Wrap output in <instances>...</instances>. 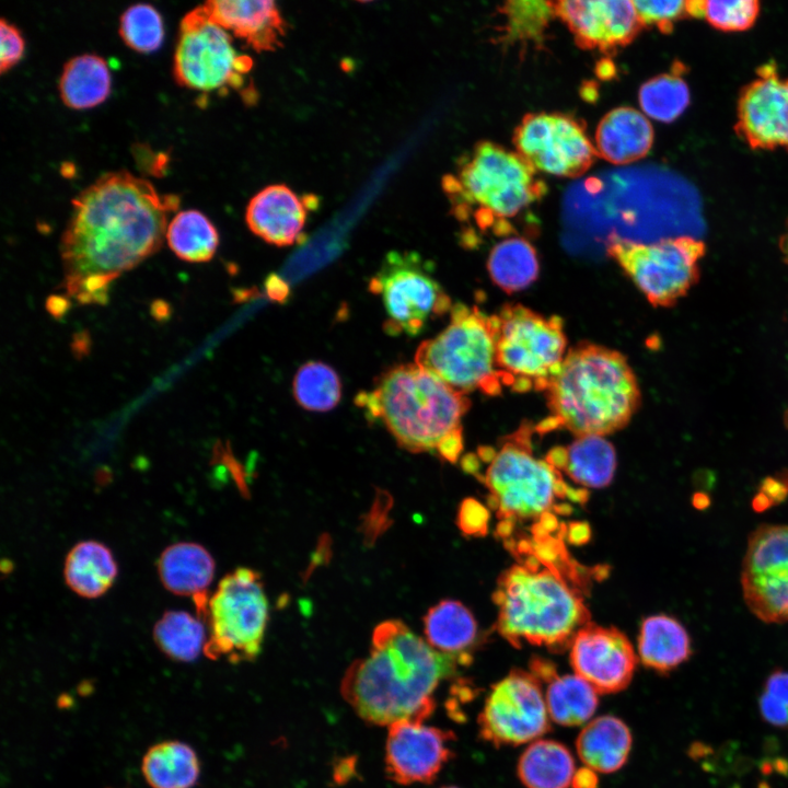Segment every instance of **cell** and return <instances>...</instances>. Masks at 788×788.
I'll use <instances>...</instances> for the list:
<instances>
[{"label": "cell", "mask_w": 788, "mask_h": 788, "mask_svg": "<svg viewBox=\"0 0 788 788\" xmlns=\"http://www.w3.org/2000/svg\"><path fill=\"white\" fill-rule=\"evenodd\" d=\"M71 204L60 243L65 288L81 303L104 304L113 280L162 246L181 199L120 170L101 175Z\"/></svg>", "instance_id": "6da1fadb"}, {"label": "cell", "mask_w": 788, "mask_h": 788, "mask_svg": "<svg viewBox=\"0 0 788 788\" xmlns=\"http://www.w3.org/2000/svg\"><path fill=\"white\" fill-rule=\"evenodd\" d=\"M565 533L566 526L505 541L517 561L499 576L493 600L497 630L515 648L526 642L563 651L590 623L584 601L589 578L570 558Z\"/></svg>", "instance_id": "7a4b0ae2"}, {"label": "cell", "mask_w": 788, "mask_h": 788, "mask_svg": "<svg viewBox=\"0 0 788 788\" xmlns=\"http://www.w3.org/2000/svg\"><path fill=\"white\" fill-rule=\"evenodd\" d=\"M471 661L434 650L405 623L389 619L374 628L369 656L348 667L340 692L370 725L424 722L436 709L439 684Z\"/></svg>", "instance_id": "3957f363"}, {"label": "cell", "mask_w": 788, "mask_h": 788, "mask_svg": "<svg viewBox=\"0 0 788 788\" xmlns=\"http://www.w3.org/2000/svg\"><path fill=\"white\" fill-rule=\"evenodd\" d=\"M356 404L409 452H431L450 463L462 453V419L471 401L417 363L387 369Z\"/></svg>", "instance_id": "277c9868"}, {"label": "cell", "mask_w": 788, "mask_h": 788, "mask_svg": "<svg viewBox=\"0 0 788 788\" xmlns=\"http://www.w3.org/2000/svg\"><path fill=\"white\" fill-rule=\"evenodd\" d=\"M549 416L540 434L564 428L580 436H605L624 428L640 404V390L626 357L605 346L570 348L545 391Z\"/></svg>", "instance_id": "5b68a950"}, {"label": "cell", "mask_w": 788, "mask_h": 788, "mask_svg": "<svg viewBox=\"0 0 788 788\" xmlns=\"http://www.w3.org/2000/svg\"><path fill=\"white\" fill-rule=\"evenodd\" d=\"M534 432L535 426L523 421L497 447L479 448L476 454L486 463L482 480L499 519L497 534L505 541L512 536L517 524L533 521L536 525L557 518L555 513L568 514L571 507L565 502L567 499L582 502L588 498L584 489L567 485L545 457L534 455Z\"/></svg>", "instance_id": "8992f818"}, {"label": "cell", "mask_w": 788, "mask_h": 788, "mask_svg": "<svg viewBox=\"0 0 788 788\" xmlns=\"http://www.w3.org/2000/svg\"><path fill=\"white\" fill-rule=\"evenodd\" d=\"M443 187L460 219L473 217L476 225L495 234H509L510 219L525 211L546 193L545 184L517 152L490 141L478 142L447 175Z\"/></svg>", "instance_id": "52a82bcc"}, {"label": "cell", "mask_w": 788, "mask_h": 788, "mask_svg": "<svg viewBox=\"0 0 788 788\" xmlns=\"http://www.w3.org/2000/svg\"><path fill=\"white\" fill-rule=\"evenodd\" d=\"M497 326L496 314L456 303L447 327L418 346L415 363L465 395H498L503 385L496 367Z\"/></svg>", "instance_id": "ba28073f"}, {"label": "cell", "mask_w": 788, "mask_h": 788, "mask_svg": "<svg viewBox=\"0 0 788 788\" xmlns=\"http://www.w3.org/2000/svg\"><path fill=\"white\" fill-rule=\"evenodd\" d=\"M497 316L496 367L503 386L518 393L545 392L567 354L564 322L519 303Z\"/></svg>", "instance_id": "9c48e42d"}, {"label": "cell", "mask_w": 788, "mask_h": 788, "mask_svg": "<svg viewBox=\"0 0 788 788\" xmlns=\"http://www.w3.org/2000/svg\"><path fill=\"white\" fill-rule=\"evenodd\" d=\"M208 627L204 652L231 663L255 660L269 619V605L258 571L239 567L225 575L197 614Z\"/></svg>", "instance_id": "30bf717a"}, {"label": "cell", "mask_w": 788, "mask_h": 788, "mask_svg": "<svg viewBox=\"0 0 788 788\" xmlns=\"http://www.w3.org/2000/svg\"><path fill=\"white\" fill-rule=\"evenodd\" d=\"M607 255L654 306H670L686 294L698 278L705 253L702 241L692 236L640 243L612 235Z\"/></svg>", "instance_id": "8fae6325"}, {"label": "cell", "mask_w": 788, "mask_h": 788, "mask_svg": "<svg viewBox=\"0 0 788 788\" xmlns=\"http://www.w3.org/2000/svg\"><path fill=\"white\" fill-rule=\"evenodd\" d=\"M252 68V58L234 48L229 32L208 18L202 4L183 16L173 58L178 85L205 92L236 90Z\"/></svg>", "instance_id": "7c38bea8"}, {"label": "cell", "mask_w": 788, "mask_h": 788, "mask_svg": "<svg viewBox=\"0 0 788 788\" xmlns=\"http://www.w3.org/2000/svg\"><path fill=\"white\" fill-rule=\"evenodd\" d=\"M369 290L380 296L387 316L384 328L392 335L416 336L453 306L428 265L412 252L389 253Z\"/></svg>", "instance_id": "4fadbf2b"}, {"label": "cell", "mask_w": 788, "mask_h": 788, "mask_svg": "<svg viewBox=\"0 0 788 788\" xmlns=\"http://www.w3.org/2000/svg\"><path fill=\"white\" fill-rule=\"evenodd\" d=\"M478 735L496 748L531 742L552 730L541 681L512 669L491 685L477 717Z\"/></svg>", "instance_id": "5bb4252c"}, {"label": "cell", "mask_w": 788, "mask_h": 788, "mask_svg": "<svg viewBox=\"0 0 788 788\" xmlns=\"http://www.w3.org/2000/svg\"><path fill=\"white\" fill-rule=\"evenodd\" d=\"M513 143L532 167L556 176H579L598 155L584 124L561 113L525 115L515 128Z\"/></svg>", "instance_id": "9a60e30c"}, {"label": "cell", "mask_w": 788, "mask_h": 788, "mask_svg": "<svg viewBox=\"0 0 788 788\" xmlns=\"http://www.w3.org/2000/svg\"><path fill=\"white\" fill-rule=\"evenodd\" d=\"M741 584L744 601L757 618L788 622V525H762L751 534Z\"/></svg>", "instance_id": "2e32d148"}, {"label": "cell", "mask_w": 788, "mask_h": 788, "mask_svg": "<svg viewBox=\"0 0 788 788\" xmlns=\"http://www.w3.org/2000/svg\"><path fill=\"white\" fill-rule=\"evenodd\" d=\"M734 132L753 150L788 152V77L774 61L756 69L737 102Z\"/></svg>", "instance_id": "e0dca14e"}, {"label": "cell", "mask_w": 788, "mask_h": 788, "mask_svg": "<svg viewBox=\"0 0 788 788\" xmlns=\"http://www.w3.org/2000/svg\"><path fill=\"white\" fill-rule=\"evenodd\" d=\"M570 664L576 675L599 694H614L630 684L637 657L624 633L615 627L588 623L570 642Z\"/></svg>", "instance_id": "ac0fdd59"}, {"label": "cell", "mask_w": 788, "mask_h": 788, "mask_svg": "<svg viewBox=\"0 0 788 788\" xmlns=\"http://www.w3.org/2000/svg\"><path fill=\"white\" fill-rule=\"evenodd\" d=\"M455 733L422 722L399 721L389 728L385 773L398 785L431 784L454 757Z\"/></svg>", "instance_id": "d6986e66"}, {"label": "cell", "mask_w": 788, "mask_h": 788, "mask_svg": "<svg viewBox=\"0 0 788 788\" xmlns=\"http://www.w3.org/2000/svg\"><path fill=\"white\" fill-rule=\"evenodd\" d=\"M555 14L568 26L577 45L603 53L629 44L644 27L633 1H553Z\"/></svg>", "instance_id": "ffe728a7"}, {"label": "cell", "mask_w": 788, "mask_h": 788, "mask_svg": "<svg viewBox=\"0 0 788 788\" xmlns=\"http://www.w3.org/2000/svg\"><path fill=\"white\" fill-rule=\"evenodd\" d=\"M309 201L282 184L269 185L248 202L245 220L250 230L277 246L297 243L304 229Z\"/></svg>", "instance_id": "44dd1931"}, {"label": "cell", "mask_w": 788, "mask_h": 788, "mask_svg": "<svg viewBox=\"0 0 788 788\" xmlns=\"http://www.w3.org/2000/svg\"><path fill=\"white\" fill-rule=\"evenodd\" d=\"M202 7L212 22L258 53L275 50L285 36L286 24L274 1L209 0Z\"/></svg>", "instance_id": "7402d4cb"}, {"label": "cell", "mask_w": 788, "mask_h": 788, "mask_svg": "<svg viewBox=\"0 0 788 788\" xmlns=\"http://www.w3.org/2000/svg\"><path fill=\"white\" fill-rule=\"evenodd\" d=\"M215 560L200 544L178 542L159 556L158 573L164 588L176 595L192 596L197 610L207 603L208 586L215 576Z\"/></svg>", "instance_id": "603a6c76"}, {"label": "cell", "mask_w": 788, "mask_h": 788, "mask_svg": "<svg viewBox=\"0 0 788 788\" xmlns=\"http://www.w3.org/2000/svg\"><path fill=\"white\" fill-rule=\"evenodd\" d=\"M653 143V128L645 114L633 107L609 112L595 131L598 155L614 164H627L648 154Z\"/></svg>", "instance_id": "cb8c5ba5"}, {"label": "cell", "mask_w": 788, "mask_h": 788, "mask_svg": "<svg viewBox=\"0 0 788 788\" xmlns=\"http://www.w3.org/2000/svg\"><path fill=\"white\" fill-rule=\"evenodd\" d=\"M545 459L560 473L588 488H603L614 476L616 453L601 436H580L566 447H555Z\"/></svg>", "instance_id": "d4e9b609"}, {"label": "cell", "mask_w": 788, "mask_h": 788, "mask_svg": "<svg viewBox=\"0 0 788 788\" xmlns=\"http://www.w3.org/2000/svg\"><path fill=\"white\" fill-rule=\"evenodd\" d=\"M631 745L628 726L613 715L591 720L576 739L579 758L587 767L602 774L619 770L628 760Z\"/></svg>", "instance_id": "484cf974"}, {"label": "cell", "mask_w": 788, "mask_h": 788, "mask_svg": "<svg viewBox=\"0 0 788 788\" xmlns=\"http://www.w3.org/2000/svg\"><path fill=\"white\" fill-rule=\"evenodd\" d=\"M638 653L646 668L665 674L688 660L691 639L677 619L664 614L651 615L641 623Z\"/></svg>", "instance_id": "4316f807"}, {"label": "cell", "mask_w": 788, "mask_h": 788, "mask_svg": "<svg viewBox=\"0 0 788 788\" xmlns=\"http://www.w3.org/2000/svg\"><path fill=\"white\" fill-rule=\"evenodd\" d=\"M117 564L111 549L97 541L77 543L67 554L63 578L78 595L95 599L103 595L114 583Z\"/></svg>", "instance_id": "83f0119b"}, {"label": "cell", "mask_w": 788, "mask_h": 788, "mask_svg": "<svg viewBox=\"0 0 788 788\" xmlns=\"http://www.w3.org/2000/svg\"><path fill=\"white\" fill-rule=\"evenodd\" d=\"M426 641L437 651L470 657L477 637V623L460 601L444 599L431 606L422 618Z\"/></svg>", "instance_id": "f1b7e54d"}, {"label": "cell", "mask_w": 788, "mask_h": 788, "mask_svg": "<svg viewBox=\"0 0 788 788\" xmlns=\"http://www.w3.org/2000/svg\"><path fill=\"white\" fill-rule=\"evenodd\" d=\"M575 772L570 750L551 739L533 741L517 764L518 778L525 788H569Z\"/></svg>", "instance_id": "f546056e"}, {"label": "cell", "mask_w": 788, "mask_h": 788, "mask_svg": "<svg viewBox=\"0 0 788 788\" xmlns=\"http://www.w3.org/2000/svg\"><path fill=\"white\" fill-rule=\"evenodd\" d=\"M63 104L73 109H86L102 104L109 95L112 78L106 61L94 54L69 59L59 79Z\"/></svg>", "instance_id": "4dcf8cb0"}, {"label": "cell", "mask_w": 788, "mask_h": 788, "mask_svg": "<svg viewBox=\"0 0 788 788\" xmlns=\"http://www.w3.org/2000/svg\"><path fill=\"white\" fill-rule=\"evenodd\" d=\"M141 768L152 788H192L200 770L193 748L179 741H165L150 748Z\"/></svg>", "instance_id": "1f68e13d"}, {"label": "cell", "mask_w": 788, "mask_h": 788, "mask_svg": "<svg viewBox=\"0 0 788 788\" xmlns=\"http://www.w3.org/2000/svg\"><path fill=\"white\" fill-rule=\"evenodd\" d=\"M487 268L493 282L507 293L528 288L540 273L537 253L522 236L497 243L489 253Z\"/></svg>", "instance_id": "d6a6232c"}, {"label": "cell", "mask_w": 788, "mask_h": 788, "mask_svg": "<svg viewBox=\"0 0 788 788\" xmlns=\"http://www.w3.org/2000/svg\"><path fill=\"white\" fill-rule=\"evenodd\" d=\"M545 703L549 718L564 727L587 722L599 706V693L578 675H556L548 682Z\"/></svg>", "instance_id": "836d02e7"}, {"label": "cell", "mask_w": 788, "mask_h": 788, "mask_svg": "<svg viewBox=\"0 0 788 788\" xmlns=\"http://www.w3.org/2000/svg\"><path fill=\"white\" fill-rule=\"evenodd\" d=\"M684 63L675 61L670 71L646 81L639 90L642 113L660 123H672L691 103V92L684 74Z\"/></svg>", "instance_id": "e575fe53"}, {"label": "cell", "mask_w": 788, "mask_h": 788, "mask_svg": "<svg viewBox=\"0 0 788 788\" xmlns=\"http://www.w3.org/2000/svg\"><path fill=\"white\" fill-rule=\"evenodd\" d=\"M153 639L169 658L192 662L206 645L204 621L186 611H166L154 624Z\"/></svg>", "instance_id": "d590c367"}, {"label": "cell", "mask_w": 788, "mask_h": 788, "mask_svg": "<svg viewBox=\"0 0 788 788\" xmlns=\"http://www.w3.org/2000/svg\"><path fill=\"white\" fill-rule=\"evenodd\" d=\"M166 240L181 259L189 263L210 260L219 244V234L211 221L200 211H179L169 223Z\"/></svg>", "instance_id": "8d00e7d4"}, {"label": "cell", "mask_w": 788, "mask_h": 788, "mask_svg": "<svg viewBox=\"0 0 788 788\" xmlns=\"http://www.w3.org/2000/svg\"><path fill=\"white\" fill-rule=\"evenodd\" d=\"M292 387L298 404L310 412H328L341 397L339 375L322 361H309L301 366Z\"/></svg>", "instance_id": "74e56055"}, {"label": "cell", "mask_w": 788, "mask_h": 788, "mask_svg": "<svg viewBox=\"0 0 788 788\" xmlns=\"http://www.w3.org/2000/svg\"><path fill=\"white\" fill-rule=\"evenodd\" d=\"M500 12L506 20L503 37L510 43L540 42L556 15L553 1H508Z\"/></svg>", "instance_id": "f35d334b"}, {"label": "cell", "mask_w": 788, "mask_h": 788, "mask_svg": "<svg viewBox=\"0 0 788 788\" xmlns=\"http://www.w3.org/2000/svg\"><path fill=\"white\" fill-rule=\"evenodd\" d=\"M119 35L135 51L143 54L155 51L161 47L164 38L162 16L151 4H132L119 19Z\"/></svg>", "instance_id": "ab89813d"}, {"label": "cell", "mask_w": 788, "mask_h": 788, "mask_svg": "<svg viewBox=\"0 0 788 788\" xmlns=\"http://www.w3.org/2000/svg\"><path fill=\"white\" fill-rule=\"evenodd\" d=\"M760 14L757 0H702V18L723 32H741L753 26Z\"/></svg>", "instance_id": "60d3db41"}, {"label": "cell", "mask_w": 788, "mask_h": 788, "mask_svg": "<svg viewBox=\"0 0 788 788\" xmlns=\"http://www.w3.org/2000/svg\"><path fill=\"white\" fill-rule=\"evenodd\" d=\"M642 26H654L661 33L673 31L674 24L685 18H702V1H633Z\"/></svg>", "instance_id": "b9f144b4"}, {"label": "cell", "mask_w": 788, "mask_h": 788, "mask_svg": "<svg viewBox=\"0 0 788 788\" xmlns=\"http://www.w3.org/2000/svg\"><path fill=\"white\" fill-rule=\"evenodd\" d=\"M763 718L773 726H788V672L776 671L766 681L760 698Z\"/></svg>", "instance_id": "7bdbcfd3"}, {"label": "cell", "mask_w": 788, "mask_h": 788, "mask_svg": "<svg viewBox=\"0 0 788 788\" xmlns=\"http://www.w3.org/2000/svg\"><path fill=\"white\" fill-rule=\"evenodd\" d=\"M0 71L4 73L21 60L24 54L25 43L19 28L4 18H2L0 22Z\"/></svg>", "instance_id": "ee69618b"}, {"label": "cell", "mask_w": 788, "mask_h": 788, "mask_svg": "<svg viewBox=\"0 0 788 788\" xmlns=\"http://www.w3.org/2000/svg\"><path fill=\"white\" fill-rule=\"evenodd\" d=\"M598 773L589 767H582L575 772L571 788H598Z\"/></svg>", "instance_id": "f6af8a7d"}, {"label": "cell", "mask_w": 788, "mask_h": 788, "mask_svg": "<svg viewBox=\"0 0 788 788\" xmlns=\"http://www.w3.org/2000/svg\"><path fill=\"white\" fill-rule=\"evenodd\" d=\"M267 291L270 298L282 301V299L287 296L288 289L282 285L280 279L275 276H270L267 280Z\"/></svg>", "instance_id": "bcb514c9"}, {"label": "cell", "mask_w": 788, "mask_h": 788, "mask_svg": "<svg viewBox=\"0 0 788 788\" xmlns=\"http://www.w3.org/2000/svg\"><path fill=\"white\" fill-rule=\"evenodd\" d=\"M781 253L784 254L786 260L788 262V225L786 228L785 233L781 235L779 241Z\"/></svg>", "instance_id": "7dc6e473"}, {"label": "cell", "mask_w": 788, "mask_h": 788, "mask_svg": "<svg viewBox=\"0 0 788 788\" xmlns=\"http://www.w3.org/2000/svg\"><path fill=\"white\" fill-rule=\"evenodd\" d=\"M441 788H459V787H455V786H443V787H441Z\"/></svg>", "instance_id": "c3c4849f"}, {"label": "cell", "mask_w": 788, "mask_h": 788, "mask_svg": "<svg viewBox=\"0 0 788 788\" xmlns=\"http://www.w3.org/2000/svg\"><path fill=\"white\" fill-rule=\"evenodd\" d=\"M786 484H787V487H788V477L786 478Z\"/></svg>", "instance_id": "681fc988"}]
</instances>
